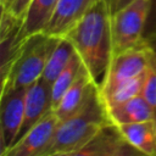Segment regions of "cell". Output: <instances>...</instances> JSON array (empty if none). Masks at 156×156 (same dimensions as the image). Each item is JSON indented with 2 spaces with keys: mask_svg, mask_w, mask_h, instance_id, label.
<instances>
[{
  "mask_svg": "<svg viewBox=\"0 0 156 156\" xmlns=\"http://www.w3.org/2000/svg\"><path fill=\"white\" fill-rule=\"evenodd\" d=\"M111 15L107 1L98 0L65 35L98 88L102 84L113 56Z\"/></svg>",
  "mask_w": 156,
  "mask_h": 156,
  "instance_id": "1",
  "label": "cell"
},
{
  "mask_svg": "<svg viewBox=\"0 0 156 156\" xmlns=\"http://www.w3.org/2000/svg\"><path fill=\"white\" fill-rule=\"evenodd\" d=\"M111 123L98 88L87 104L71 117L60 121L56 132L40 156L74 152L93 139L106 124Z\"/></svg>",
  "mask_w": 156,
  "mask_h": 156,
  "instance_id": "2",
  "label": "cell"
},
{
  "mask_svg": "<svg viewBox=\"0 0 156 156\" xmlns=\"http://www.w3.org/2000/svg\"><path fill=\"white\" fill-rule=\"evenodd\" d=\"M60 38L45 33L34 34L23 40L2 72V88H27L41 78L48 58Z\"/></svg>",
  "mask_w": 156,
  "mask_h": 156,
  "instance_id": "3",
  "label": "cell"
},
{
  "mask_svg": "<svg viewBox=\"0 0 156 156\" xmlns=\"http://www.w3.org/2000/svg\"><path fill=\"white\" fill-rule=\"evenodd\" d=\"M150 0H132L111 15L113 55L145 43Z\"/></svg>",
  "mask_w": 156,
  "mask_h": 156,
  "instance_id": "4",
  "label": "cell"
},
{
  "mask_svg": "<svg viewBox=\"0 0 156 156\" xmlns=\"http://www.w3.org/2000/svg\"><path fill=\"white\" fill-rule=\"evenodd\" d=\"M152 61V55L146 43L115 54L111 58L102 84L98 88L99 94H105L118 84L146 72Z\"/></svg>",
  "mask_w": 156,
  "mask_h": 156,
  "instance_id": "5",
  "label": "cell"
},
{
  "mask_svg": "<svg viewBox=\"0 0 156 156\" xmlns=\"http://www.w3.org/2000/svg\"><path fill=\"white\" fill-rule=\"evenodd\" d=\"M27 88H2L0 107L1 154L17 139L24 116V96Z\"/></svg>",
  "mask_w": 156,
  "mask_h": 156,
  "instance_id": "6",
  "label": "cell"
},
{
  "mask_svg": "<svg viewBox=\"0 0 156 156\" xmlns=\"http://www.w3.org/2000/svg\"><path fill=\"white\" fill-rule=\"evenodd\" d=\"M58 123L60 119L55 111H50L15 144L6 149L1 156H40L50 144Z\"/></svg>",
  "mask_w": 156,
  "mask_h": 156,
  "instance_id": "7",
  "label": "cell"
},
{
  "mask_svg": "<svg viewBox=\"0 0 156 156\" xmlns=\"http://www.w3.org/2000/svg\"><path fill=\"white\" fill-rule=\"evenodd\" d=\"M50 111H52L51 84L39 78L37 82L28 85L26 89L23 123L16 141L22 135H24L32 127H34L39 121H41Z\"/></svg>",
  "mask_w": 156,
  "mask_h": 156,
  "instance_id": "8",
  "label": "cell"
},
{
  "mask_svg": "<svg viewBox=\"0 0 156 156\" xmlns=\"http://www.w3.org/2000/svg\"><path fill=\"white\" fill-rule=\"evenodd\" d=\"M96 1L98 0H58L44 33L55 38H65L69 29L74 27Z\"/></svg>",
  "mask_w": 156,
  "mask_h": 156,
  "instance_id": "9",
  "label": "cell"
},
{
  "mask_svg": "<svg viewBox=\"0 0 156 156\" xmlns=\"http://www.w3.org/2000/svg\"><path fill=\"white\" fill-rule=\"evenodd\" d=\"M96 88L98 87L94 84L88 71L83 66L78 77L76 78L73 84L66 90V93L63 94L60 102L54 110L58 119L63 121L74 115L77 111H79L87 104V101Z\"/></svg>",
  "mask_w": 156,
  "mask_h": 156,
  "instance_id": "10",
  "label": "cell"
},
{
  "mask_svg": "<svg viewBox=\"0 0 156 156\" xmlns=\"http://www.w3.org/2000/svg\"><path fill=\"white\" fill-rule=\"evenodd\" d=\"M57 1L58 0H30L21 21L17 35L18 45L34 34L44 33L55 11Z\"/></svg>",
  "mask_w": 156,
  "mask_h": 156,
  "instance_id": "11",
  "label": "cell"
},
{
  "mask_svg": "<svg viewBox=\"0 0 156 156\" xmlns=\"http://www.w3.org/2000/svg\"><path fill=\"white\" fill-rule=\"evenodd\" d=\"M107 117L115 126L135 123L143 121H151L155 118L156 108L151 106L143 95H138L122 104L106 108Z\"/></svg>",
  "mask_w": 156,
  "mask_h": 156,
  "instance_id": "12",
  "label": "cell"
},
{
  "mask_svg": "<svg viewBox=\"0 0 156 156\" xmlns=\"http://www.w3.org/2000/svg\"><path fill=\"white\" fill-rule=\"evenodd\" d=\"M116 127L123 139L130 145L149 156H156V133L154 119L119 124Z\"/></svg>",
  "mask_w": 156,
  "mask_h": 156,
  "instance_id": "13",
  "label": "cell"
},
{
  "mask_svg": "<svg viewBox=\"0 0 156 156\" xmlns=\"http://www.w3.org/2000/svg\"><path fill=\"white\" fill-rule=\"evenodd\" d=\"M122 139L118 128L113 123L106 124L93 139L71 156H112L117 144Z\"/></svg>",
  "mask_w": 156,
  "mask_h": 156,
  "instance_id": "14",
  "label": "cell"
},
{
  "mask_svg": "<svg viewBox=\"0 0 156 156\" xmlns=\"http://www.w3.org/2000/svg\"><path fill=\"white\" fill-rule=\"evenodd\" d=\"M74 54L76 50L71 41L66 38H60L48 58L41 79H44L49 84H52L54 80L58 77V74L66 68Z\"/></svg>",
  "mask_w": 156,
  "mask_h": 156,
  "instance_id": "15",
  "label": "cell"
},
{
  "mask_svg": "<svg viewBox=\"0 0 156 156\" xmlns=\"http://www.w3.org/2000/svg\"><path fill=\"white\" fill-rule=\"evenodd\" d=\"M146 72H144L140 76L134 77V78H132L127 82H123V83L118 84L117 87H115L113 89L108 90L105 94H100V98H101L105 107L107 108V107L122 104V102H124L129 99H133V98L140 95L141 90H143Z\"/></svg>",
  "mask_w": 156,
  "mask_h": 156,
  "instance_id": "16",
  "label": "cell"
},
{
  "mask_svg": "<svg viewBox=\"0 0 156 156\" xmlns=\"http://www.w3.org/2000/svg\"><path fill=\"white\" fill-rule=\"evenodd\" d=\"M82 67H83V62H82L80 57L78 56V54L76 52L73 55V57L71 58V61L68 62V65L66 66V68L58 74V77L51 84L52 110H55V107L60 102V100L63 96V94L66 93V90L73 84V82L78 77Z\"/></svg>",
  "mask_w": 156,
  "mask_h": 156,
  "instance_id": "17",
  "label": "cell"
},
{
  "mask_svg": "<svg viewBox=\"0 0 156 156\" xmlns=\"http://www.w3.org/2000/svg\"><path fill=\"white\" fill-rule=\"evenodd\" d=\"M141 95L151 106L156 108V62L154 58L147 68Z\"/></svg>",
  "mask_w": 156,
  "mask_h": 156,
  "instance_id": "18",
  "label": "cell"
},
{
  "mask_svg": "<svg viewBox=\"0 0 156 156\" xmlns=\"http://www.w3.org/2000/svg\"><path fill=\"white\" fill-rule=\"evenodd\" d=\"M112 156H149V155H146L145 152H143V151L138 150L136 147H134L133 145H130L122 136V139L117 144Z\"/></svg>",
  "mask_w": 156,
  "mask_h": 156,
  "instance_id": "19",
  "label": "cell"
},
{
  "mask_svg": "<svg viewBox=\"0 0 156 156\" xmlns=\"http://www.w3.org/2000/svg\"><path fill=\"white\" fill-rule=\"evenodd\" d=\"M29 2H30V0H15L13 4L10 6V9H9L7 11H9L13 17L18 18L20 21H22L23 15H24V12H26V10H27Z\"/></svg>",
  "mask_w": 156,
  "mask_h": 156,
  "instance_id": "20",
  "label": "cell"
},
{
  "mask_svg": "<svg viewBox=\"0 0 156 156\" xmlns=\"http://www.w3.org/2000/svg\"><path fill=\"white\" fill-rule=\"evenodd\" d=\"M156 32V0H150V11L145 29V37Z\"/></svg>",
  "mask_w": 156,
  "mask_h": 156,
  "instance_id": "21",
  "label": "cell"
},
{
  "mask_svg": "<svg viewBox=\"0 0 156 156\" xmlns=\"http://www.w3.org/2000/svg\"><path fill=\"white\" fill-rule=\"evenodd\" d=\"M145 43L147 45V48L150 49L151 51V55H152V58L154 61L156 62V32L149 34L145 37Z\"/></svg>",
  "mask_w": 156,
  "mask_h": 156,
  "instance_id": "22",
  "label": "cell"
},
{
  "mask_svg": "<svg viewBox=\"0 0 156 156\" xmlns=\"http://www.w3.org/2000/svg\"><path fill=\"white\" fill-rule=\"evenodd\" d=\"M15 0H0V4H1V10L2 11H7L10 9V6L13 4Z\"/></svg>",
  "mask_w": 156,
  "mask_h": 156,
  "instance_id": "23",
  "label": "cell"
},
{
  "mask_svg": "<svg viewBox=\"0 0 156 156\" xmlns=\"http://www.w3.org/2000/svg\"><path fill=\"white\" fill-rule=\"evenodd\" d=\"M132 0H116V7H115V11L116 10H118V9H121V7H123V6H126L127 4H129ZM113 11V12H115ZM112 12V13H113Z\"/></svg>",
  "mask_w": 156,
  "mask_h": 156,
  "instance_id": "24",
  "label": "cell"
},
{
  "mask_svg": "<svg viewBox=\"0 0 156 156\" xmlns=\"http://www.w3.org/2000/svg\"><path fill=\"white\" fill-rule=\"evenodd\" d=\"M106 1H107L108 6L111 9V12H113L115 11V7H116V0H106Z\"/></svg>",
  "mask_w": 156,
  "mask_h": 156,
  "instance_id": "25",
  "label": "cell"
},
{
  "mask_svg": "<svg viewBox=\"0 0 156 156\" xmlns=\"http://www.w3.org/2000/svg\"><path fill=\"white\" fill-rule=\"evenodd\" d=\"M72 154L69 152H62V154H52V155H49V156H71Z\"/></svg>",
  "mask_w": 156,
  "mask_h": 156,
  "instance_id": "26",
  "label": "cell"
},
{
  "mask_svg": "<svg viewBox=\"0 0 156 156\" xmlns=\"http://www.w3.org/2000/svg\"><path fill=\"white\" fill-rule=\"evenodd\" d=\"M154 123H155V133H156V115H155V118H154Z\"/></svg>",
  "mask_w": 156,
  "mask_h": 156,
  "instance_id": "27",
  "label": "cell"
}]
</instances>
